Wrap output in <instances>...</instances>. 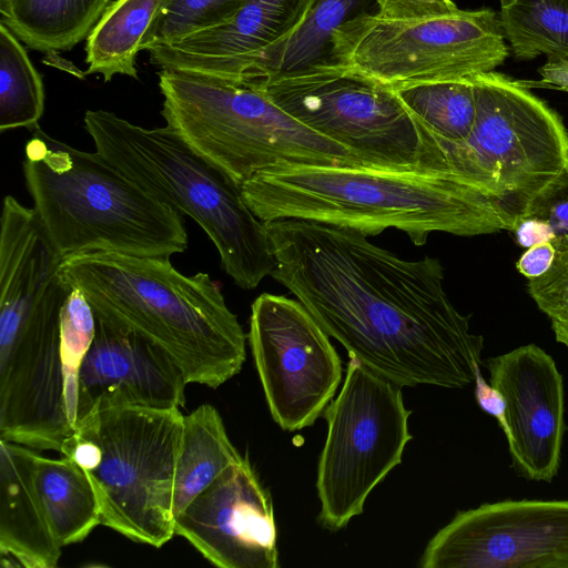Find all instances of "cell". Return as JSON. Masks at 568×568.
Returning <instances> with one entry per match:
<instances>
[{
  "instance_id": "1",
  "label": "cell",
  "mask_w": 568,
  "mask_h": 568,
  "mask_svg": "<svg viewBox=\"0 0 568 568\" xmlns=\"http://www.w3.org/2000/svg\"><path fill=\"white\" fill-rule=\"evenodd\" d=\"M265 224L276 258L271 276L348 355L402 387L474 383L484 338L445 293L437 258H402L348 227L300 219Z\"/></svg>"
},
{
  "instance_id": "2",
  "label": "cell",
  "mask_w": 568,
  "mask_h": 568,
  "mask_svg": "<svg viewBox=\"0 0 568 568\" xmlns=\"http://www.w3.org/2000/svg\"><path fill=\"white\" fill-rule=\"evenodd\" d=\"M263 222L308 220L366 236L397 229L415 245L434 232L459 236L508 230L493 200L456 176L363 165H284L261 171L241 185Z\"/></svg>"
},
{
  "instance_id": "3",
  "label": "cell",
  "mask_w": 568,
  "mask_h": 568,
  "mask_svg": "<svg viewBox=\"0 0 568 568\" xmlns=\"http://www.w3.org/2000/svg\"><path fill=\"white\" fill-rule=\"evenodd\" d=\"M60 272L97 317L160 347L187 384L217 388L240 373L246 335L209 274L186 276L170 258L120 253L68 256Z\"/></svg>"
},
{
  "instance_id": "4",
  "label": "cell",
  "mask_w": 568,
  "mask_h": 568,
  "mask_svg": "<svg viewBox=\"0 0 568 568\" xmlns=\"http://www.w3.org/2000/svg\"><path fill=\"white\" fill-rule=\"evenodd\" d=\"M31 132L22 165L26 186L63 258L85 253L170 258L187 248L182 214L97 151L74 149L39 125Z\"/></svg>"
},
{
  "instance_id": "5",
  "label": "cell",
  "mask_w": 568,
  "mask_h": 568,
  "mask_svg": "<svg viewBox=\"0 0 568 568\" xmlns=\"http://www.w3.org/2000/svg\"><path fill=\"white\" fill-rule=\"evenodd\" d=\"M84 126L98 153L156 200L197 223L237 286L253 290L272 275L276 258L266 224L223 170L168 126L142 128L104 110L87 111Z\"/></svg>"
},
{
  "instance_id": "6",
  "label": "cell",
  "mask_w": 568,
  "mask_h": 568,
  "mask_svg": "<svg viewBox=\"0 0 568 568\" xmlns=\"http://www.w3.org/2000/svg\"><path fill=\"white\" fill-rule=\"evenodd\" d=\"M165 126L240 185L284 165H363L277 106L254 83L161 69ZM364 166V165H363Z\"/></svg>"
},
{
  "instance_id": "7",
  "label": "cell",
  "mask_w": 568,
  "mask_h": 568,
  "mask_svg": "<svg viewBox=\"0 0 568 568\" xmlns=\"http://www.w3.org/2000/svg\"><path fill=\"white\" fill-rule=\"evenodd\" d=\"M184 415L180 408L116 406L74 428L59 453L94 489L101 525L160 548L175 535L174 474Z\"/></svg>"
},
{
  "instance_id": "8",
  "label": "cell",
  "mask_w": 568,
  "mask_h": 568,
  "mask_svg": "<svg viewBox=\"0 0 568 568\" xmlns=\"http://www.w3.org/2000/svg\"><path fill=\"white\" fill-rule=\"evenodd\" d=\"M251 83L302 124L347 149L364 166L462 178L437 138L395 90L364 74L335 64L315 65Z\"/></svg>"
},
{
  "instance_id": "9",
  "label": "cell",
  "mask_w": 568,
  "mask_h": 568,
  "mask_svg": "<svg viewBox=\"0 0 568 568\" xmlns=\"http://www.w3.org/2000/svg\"><path fill=\"white\" fill-rule=\"evenodd\" d=\"M476 118L459 143L440 142L455 172L483 190L513 231L531 202L568 168L560 115L518 80L475 74Z\"/></svg>"
},
{
  "instance_id": "10",
  "label": "cell",
  "mask_w": 568,
  "mask_h": 568,
  "mask_svg": "<svg viewBox=\"0 0 568 568\" xmlns=\"http://www.w3.org/2000/svg\"><path fill=\"white\" fill-rule=\"evenodd\" d=\"M331 42L332 64L393 90L491 72L509 54L499 16L489 8L412 21L363 13L335 29Z\"/></svg>"
},
{
  "instance_id": "11",
  "label": "cell",
  "mask_w": 568,
  "mask_h": 568,
  "mask_svg": "<svg viewBox=\"0 0 568 568\" xmlns=\"http://www.w3.org/2000/svg\"><path fill=\"white\" fill-rule=\"evenodd\" d=\"M348 357L342 389L324 410L327 436L316 477L318 519L332 531L363 513L412 439L403 387Z\"/></svg>"
},
{
  "instance_id": "12",
  "label": "cell",
  "mask_w": 568,
  "mask_h": 568,
  "mask_svg": "<svg viewBox=\"0 0 568 568\" xmlns=\"http://www.w3.org/2000/svg\"><path fill=\"white\" fill-rule=\"evenodd\" d=\"M247 338L273 419L288 432L312 426L342 381L329 335L298 300L263 293Z\"/></svg>"
},
{
  "instance_id": "13",
  "label": "cell",
  "mask_w": 568,
  "mask_h": 568,
  "mask_svg": "<svg viewBox=\"0 0 568 568\" xmlns=\"http://www.w3.org/2000/svg\"><path fill=\"white\" fill-rule=\"evenodd\" d=\"M423 568H568V500L507 499L458 511Z\"/></svg>"
},
{
  "instance_id": "14",
  "label": "cell",
  "mask_w": 568,
  "mask_h": 568,
  "mask_svg": "<svg viewBox=\"0 0 568 568\" xmlns=\"http://www.w3.org/2000/svg\"><path fill=\"white\" fill-rule=\"evenodd\" d=\"M174 532L221 568H277L272 498L246 457L174 518Z\"/></svg>"
},
{
  "instance_id": "15",
  "label": "cell",
  "mask_w": 568,
  "mask_h": 568,
  "mask_svg": "<svg viewBox=\"0 0 568 568\" xmlns=\"http://www.w3.org/2000/svg\"><path fill=\"white\" fill-rule=\"evenodd\" d=\"M485 366L506 400L515 468L529 480L550 483L566 429L564 381L554 358L528 344L488 358Z\"/></svg>"
},
{
  "instance_id": "16",
  "label": "cell",
  "mask_w": 568,
  "mask_h": 568,
  "mask_svg": "<svg viewBox=\"0 0 568 568\" xmlns=\"http://www.w3.org/2000/svg\"><path fill=\"white\" fill-rule=\"evenodd\" d=\"M186 385L182 371L160 347L97 317L93 341L79 369L75 426L110 407L181 408Z\"/></svg>"
},
{
  "instance_id": "17",
  "label": "cell",
  "mask_w": 568,
  "mask_h": 568,
  "mask_svg": "<svg viewBox=\"0 0 568 568\" xmlns=\"http://www.w3.org/2000/svg\"><path fill=\"white\" fill-rule=\"evenodd\" d=\"M311 0H247L229 21L148 49L150 63L245 83L257 61L305 20Z\"/></svg>"
},
{
  "instance_id": "18",
  "label": "cell",
  "mask_w": 568,
  "mask_h": 568,
  "mask_svg": "<svg viewBox=\"0 0 568 568\" xmlns=\"http://www.w3.org/2000/svg\"><path fill=\"white\" fill-rule=\"evenodd\" d=\"M36 449L0 439V555L2 566L53 568L61 557L33 477Z\"/></svg>"
},
{
  "instance_id": "19",
  "label": "cell",
  "mask_w": 568,
  "mask_h": 568,
  "mask_svg": "<svg viewBox=\"0 0 568 568\" xmlns=\"http://www.w3.org/2000/svg\"><path fill=\"white\" fill-rule=\"evenodd\" d=\"M36 488L50 528L61 547L81 542L100 521L99 503L84 470L72 459L36 452Z\"/></svg>"
},
{
  "instance_id": "20",
  "label": "cell",
  "mask_w": 568,
  "mask_h": 568,
  "mask_svg": "<svg viewBox=\"0 0 568 568\" xmlns=\"http://www.w3.org/2000/svg\"><path fill=\"white\" fill-rule=\"evenodd\" d=\"M242 459L215 407L203 404L184 416L174 474V518L223 470Z\"/></svg>"
},
{
  "instance_id": "21",
  "label": "cell",
  "mask_w": 568,
  "mask_h": 568,
  "mask_svg": "<svg viewBox=\"0 0 568 568\" xmlns=\"http://www.w3.org/2000/svg\"><path fill=\"white\" fill-rule=\"evenodd\" d=\"M169 0H115L87 38V73L105 82L122 74L138 79L136 55L142 42Z\"/></svg>"
},
{
  "instance_id": "22",
  "label": "cell",
  "mask_w": 568,
  "mask_h": 568,
  "mask_svg": "<svg viewBox=\"0 0 568 568\" xmlns=\"http://www.w3.org/2000/svg\"><path fill=\"white\" fill-rule=\"evenodd\" d=\"M110 0H16L0 22L28 48L68 51L87 39Z\"/></svg>"
},
{
  "instance_id": "23",
  "label": "cell",
  "mask_w": 568,
  "mask_h": 568,
  "mask_svg": "<svg viewBox=\"0 0 568 568\" xmlns=\"http://www.w3.org/2000/svg\"><path fill=\"white\" fill-rule=\"evenodd\" d=\"M363 0H311L303 23L256 63L247 82L315 65L332 64V33L341 24L366 13Z\"/></svg>"
},
{
  "instance_id": "24",
  "label": "cell",
  "mask_w": 568,
  "mask_h": 568,
  "mask_svg": "<svg viewBox=\"0 0 568 568\" xmlns=\"http://www.w3.org/2000/svg\"><path fill=\"white\" fill-rule=\"evenodd\" d=\"M498 16L517 60L568 57V0H501Z\"/></svg>"
},
{
  "instance_id": "25",
  "label": "cell",
  "mask_w": 568,
  "mask_h": 568,
  "mask_svg": "<svg viewBox=\"0 0 568 568\" xmlns=\"http://www.w3.org/2000/svg\"><path fill=\"white\" fill-rule=\"evenodd\" d=\"M406 109L439 142L467 139L476 118L474 84L468 79L416 83L395 90Z\"/></svg>"
},
{
  "instance_id": "26",
  "label": "cell",
  "mask_w": 568,
  "mask_h": 568,
  "mask_svg": "<svg viewBox=\"0 0 568 568\" xmlns=\"http://www.w3.org/2000/svg\"><path fill=\"white\" fill-rule=\"evenodd\" d=\"M22 42L0 22V131H32L44 111V85Z\"/></svg>"
},
{
  "instance_id": "27",
  "label": "cell",
  "mask_w": 568,
  "mask_h": 568,
  "mask_svg": "<svg viewBox=\"0 0 568 568\" xmlns=\"http://www.w3.org/2000/svg\"><path fill=\"white\" fill-rule=\"evenodd\" d=\"M247 0H169L151 24L142 50L216 27L232 19Z\"/></svg>"
},
{
  "instance_id": "28",
  "label": "cell",
  "mask_w": 568,
  "mask_h": 568,
  "mask_svg": "<svg viewBox=\"0 0 568 568\" xmlns=\"http://www.w3.org/2000/svg\"><path fill=\"white\" fill-rule=\"evenodd\" d=\"M95 324V313L85 295L80 288L71 287L61 310L60 341L67 381L68 407L73 427H75L79 369L93 341Z\"/></svg>"
},
{
  "instance_id": "29",
  "label": "cell",
  "mask_w": 568,
  "mask_h": 568,
  "mask_svg": "<svg viewBox=\"0 0 568 568\" xmlns=\"http://www.w3.org/2000/svg\"><path fill=\"white\" fill-rule=\"evenodd\" d=\"M524 217L549 226L556 253L568 250V168L531 202L520 219Z\"/></svg>"
},
{
  "instance_id": "30",
  "label": "cell",
  "mask_w": 568,
  "mask_h": 568,
  "mask_svg": "<svg viewBox=\"0 0 568 568\" xmlns=\"http://www.w3.org/2000/svg\"><path fill=\"white\" fill-rule=\"evenodd\" d=\"M528 292L551 321L568 320V250L556 253L546 273L529 280Z\"/></svg>"
},
{
  "instance_id": "31",
  "label": "cell",
  "mask_w": 568,
  "mask_h": 568,
  "mask_svg": "<svg viewBox=\"0 0 568 568\" xmlns=\"http://www.w3.org/2000/svg\"><path fill=\"white\" fill-rule=\"evenodd\" d=\"M376 14L395 21L422 20L455 13L459 10L453 0H373Z\"/></svg>"
},
{
  "instance_id": "32",
  "label": "cell",
  "mask_w": 568,
  "mask_h": 568,
  "mask_svg": "<svg viewBox=\"0 0 568 568\" xmlns=\"http://www.w3.org/2000/svg\"><path fill=\"white\" fill-rule=\"evenodd\" d=\"M481 364L475 365V399L481 410L493 416L501 430L504 432L506 439L510 436L509 425L507 420V405L504 395L490 383H487L484 378L481 371Z\"/></svg>"
},
{
  "instance_id": "33",
  "label": "cell",
  "mask_w": 568,
  "mask_h": 568,
  "mask_svg": "<svg viewBox=\"0 0 568 568\" xmlns=\"http://www.w3.org/2000/svg\"><path fill=\"white\" fill-rule=\"evenodd\" d=\"M540 80H518L527 88H546L568 92V57L547 59L538 69Z\"/></svg>"
},
{
  "instance_id": "34",
  "label": "cell",
  "mask_w": 568,
  "mask_h": 568,
  "mask_svg": "<svg viewBox=\"0 0 568 568\" xmlns=\"http://www.w3.org/2000/svg\"><path fill=\"white\" fill-rule=\"evenodd\" d=\"M556 251L550 243H540L528 247L517 262V270L524 276L538 277L546 273L552 264Z\"/></svg>"
},
{
  "instance_id": "35",
  "label": "cell",
  "mask_w": 568,
  "mask_h": 568,
  "mask_svg": "<svg viewBox=\"0 0 568 568\" xmlns=\"http://www.w3.org/2000/svg\"><path fill=\"white\" fill-rule=\"evenodd\" d=\"M513 232H515L518 244L524 247L550 243L554 239L552 232L546 223L529 217L520 219Z\"/></svg>"
},
{
  "instance_id": "36",
  "label": "cell",
  "mask_w": 568,
  "mask_h": 568,
  "mask_svg": "<svg viewBox=\"0 0 568 568\" xmlns=\"http://www.w3.org/2000/svg\"><path fill=\"white\" fill-rule=\"evenodd\" d=\"M551 328L556 341L568 348V320L551 321Z\"/></svg>"
},
{
  "instance_id": "37",
  "label": "cell",
  "mask_w": 568,
  "mask_h": 568,
  "mask_svg": "<svg viewBox=\"0 0 568 568\" xmlns=\"http://www.w3.org/2000/svg\"><path fill=\"white\" fill-rule=\"evenodd\" d=\"M16 0H0V17L7 14Z\"/></svg>"
}]
</instances>
